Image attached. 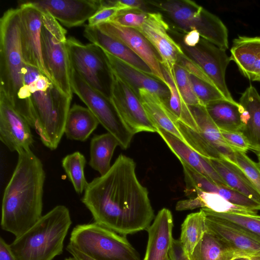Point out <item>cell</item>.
<instances>
[{"label": "cell", "instance_id": "cell-1", "mask_svg": "<svg viewBox=\"0 0 260 260\" xmlns=\"http://www.w3.org/2000/svg\"><path fill=\"white\" fill-rule=\"evenodd\" d=\"M94 222L120 235L147 230L154 218L147 188L134 160L120 154L105 175L88 183L81 199Z\"/></svg>", "mask_w": 260, "mask_h": 260}, {"label": "cell", "instance_id": "cell-2", "mask_svg": "<svg viewBox=\"0 0 260 260\" xmlns=\"http://www.w3.org/2000/svg\"><path fill=\"white\" fill-rule=\"evenodd\" d=\"M18 161L4 190L2 229L17 237L42 216L45 172L41 160L30 150L18 152Z\"/></svg>", "mask_w": 260, "mask_h": 260}, {"label": "cell", "instance_id": "cell-3", "mask_svg": "<svg viewBox=\"0 0 260 260\" xmlns=\"http://www.w3.org/2000/svg\"><path fill=\"white\" fill-rule=\"evenodd\" d=\"M25 64L21 45L19 9L11 8L0 19V93L35 128L30 94L23 82Z\"/></svg>", "mask_w": 260, "mask_h": 260}, {"label": "cell", "instance_id": "cell-4", "mask_svg": "<svg viewBox=\"0 0 260 260\" xmlns=\"http://www.w3.org/2000/svg\"><path fill=\"white\" fill-rule=\"evenodd\" d=\"M23 82L30 94L35 129L46 147L56 149L64 134L72 98L63 94L54 82L37 69L26 66Z\"/></svg>", "mask_w": 260, "mask_h": 260}, {"label": "cell", "instance_id": "cell-5", "mask_svg": "<svg viewBox=\"0 0 260 260\" xmlns=\"http://www.w3.org/2000/svg\"><path fill=\"white\" fill-rule=\"evenodd\" d=\"M72 221L68 208L57 205L10 244L17 260H53L62 254Z\"/></svg>", "mask_w": 260, "mask_h": 260}, {"label": "cell", "instance_id": "cell-6", "mask_svg": "<svg viewBox=\"0 0 260 260\" xmlns=\"http://www.w3.org/2000/svg\"><path fill=\"white\" fill-rule=\"evenodd\" d=\"M172 21L174 26L186 34L197 30L202 38L226 50L229 48L228 31L215 15L190 0L149 1Z\"/></svg>", "mask_w": 260, "mask_h": 260}, {"label": "cell", "instance_id": "cell-7", "mask_svg": "<svg viewBox=\"0 0 260 260\" xmlns=\"http://www.w3.org/2000/svg\"><path fill=\"white\" fill-rule=\"evenodd\" d=\"M69 243L94 260H141L125 236L95 222L75 226Z\"/></svg>", "mask_w": 260, "mask_h": 260}, {"label": "cell", "instance_id": "cell-8", "mask_svg": "<svg viewBox=\"0 0 260 260\" xmlns=\"http://www.w3.org/2000/svg\"><path fill=\"white\" fill-rule=\"evenodd\" d=\"M40 10L43 16L41 43L44 64L56 86L63 94L72 99L67 30L49 12Z\"/></svg>", "mask_w": 260, "mask_h": 260}, {"label": "cell", "instance_id": "cell-9", "mask_svg": "<svg viewBox=\"0 0 260 260\" xmlns=\"http://www.w3.org/2000/svg\"><path fill=\"white\" fill-rule=\"evenodd\" d=\"M67 46L71 68L92 88L110 98L112 71L103 50L73 37L67 38Z\"/></svg>", "mask_w": 260, "mask_h": 260}, {"label": "cell", "instance_id": "cell-10", "mask_svg": "<svg viewBox=\"0 0 260 260\" xmlns=\"http://www.w3.org/2000/svg\"><path fill=\"white\" fill-rule=\"evenodd\" d=\"M71 84L74 92L86 105L100 123L114 136L122 149L128 148L135 135L121 118L109 98L89 86L71 68Z\"/></svg>", "mask_w": 260, "mask_h": 260}, {"label": "cell", "instance_id": "cell-11", "mask_svg": "<svg viewBox=\"0 0 260 260\" xmlns=\"http://www.w3.org/2000/svg\"><path fill=\"white\" fill-rule=\"evenodd\" d=\"M18 8L20 19L21 45L24 62L26 64L37 69L52 81L44 64L42 54V12L29 1L21 3Z\"/></svg>", "mask_w": 260, "mask_h": 260}, {"label": "cell", "instance_id": "cell-12", "mask_svg": "<svg viewBox=\"0 0 260 260\" xmlns=\"http://www.w3.org/2000/svg\"><path fill=\"white\" fill-rule=\"evenodd\" d=\"M178 43L184 54L204 72L225 98L231 102H236L225 82V72L231 61L225 50L202 38L193 47H187L181 42Z\"/></svg>", "mask_w": 260, "mask_h": 260}, {"label": "cell", "instance_id": "cell-13", "mask_svg": "<svg viewBox=\"0 0 260 260\" xmlns=\"http://www.w3.org/2000/svg\"><path fill=\"white\" fill-rule=\"evenodd\" d=\"M110 99L134 135L143 132H157V128L148 117L139 96L112 72Z\"/></svg>", "mask_w": 260, "mask_h": 260}, {"label": "cell", "instance_id": "cell-14", "mask_svg": "<svg viewBox=\"0 0 260 260\" xmlns=\"http://www.w3.org/2000/svg\"><path fill=\"white\" fill-rule=\"evenodd\" d=\"M169 25L159 12H149L142 26L137 29L155 50L161 65L174 77V68L184 54L180 45L169 35Z\"/></svg>", "mask_w": 260, "mask_h": 260}, {"label": "cell", "instance_id": "cell-15", "mask_svg": "<svg viewBox=\"0 0 260 260\" xmlns=\"http://www.w3.org/2000/svg\"><path fill=\"white\" fill-rule=\"evenodd\" d=\"M96 27L128 47L148 66L154 77L166 84L159 58L151 45L140 31L113 22L103 23Z\"/></svg>", "mask_w": 260, "mask_h": 260}, {"label": "cell", "instance_id": "cell-16", "mask_svg": "<svg viewBox=\"0 0 260 260\" xmlns=\"http://www.w3.org/2000/svg\"><path fill=\"white\" fill-rule=\"evenodd\" d=\"M28 122L0 93V140L11 151L30 150L33 136Z\"/></svg>", "mask_w": 260, "mask_h": 260}, {"label": "cell", "instance_id": "cell-17", "mask_svg": "<svg viewBox=\"0 0 260 260\" xmlns=\"http://www.w3.org/2000/svg\"><path fill=\"white\" fill-rule=\"evenodd\" d=\"M206 229L235 249L251 258L260 257V237L236 224L212 214L206 208Z\"/></svg>", "mask_w": 260, "mask_h": 260}, {"label": "cell", "instance_id": "cell-18", "mask_svg": "<svg viewBox=\"0 0 260 260\" xmlns=\"http://www.w3.org/2000/svg\"><path fill=\"white\" fill-rule=\"evenodd\" d=\"M49 12L67 27L83 24L102 7L101 0H44L29 1Z\"/></svg>", "mask_w": 260, "mask_h": 260}, {"label": "cell", "instance_id": "cell-19", "mask_svg": "<svg viewBox=\"0 0 260 260\" xmlns=\"http://www.w3.org/2000/svg\"><path fill=\"white\" fill-rule=\"evenodd\" d=\"M112 72L123 80L139 96V90L145 89L157 94L167 105L170 91L167 85L103 50Z\"/></svg>", "mask_w": 260, "mask_h": 260}, {"label": "cell", "instance_id": "cell-20", "mask_svg": "<svg viewBox=\"0 0 260 260\" xmlns=\"http://www.w3.org/2000/svg\"><path fill=\"white\" fill-rule=\"evenodd\" d=\"M183 169L185 192L187 194L196 189L218 194L230 202L257 212L260 204L249 199L231 187L216 183L200 174L184 162H180Z\"/></svg>", "mask_w": 260, "mask_h": 260}, {"label": "cell", "instance_id": "cell-21", "mask_svg": "<svg viewBox=\"0 0 260 260\" xmlns=\"http://www.w3.org/2000/svg\"><path fill=\"white\" fill-rule=\"evenodd\" d=\"M173 226L171 212L167 208H162L146 230L148 239L143 260H164L168 255L173 239Z\"/></svg>", "mask_w": 260, "mask_h": 260}, {"label": "cell", "instance_id": "cell-22", "mask_svg": "<svg viewBox=\"0 0 260 260\" xmlns=\"http://www.w3.org/2000/svg\"><path fill=\"white\" fill-rule=\"evenodd\" d=\"M231 60L252 81H260V37L239 36L233 41Z\"/></svg>", "mask_w": 260, "mask_h": 260}, {"label": "cell", "instance_id": "cell-23", "mask_svg": "<svg viewBox=\"0 0 260 260\" xmlns=\"http://www.w3.org/2000/svg\"><path fill=\"white\" fill-rule=\"evenodd\" d=\"M156 133L162 138L180 161L184 162L216 183L227 186L212 167L208 158L203 156L183 141L165 129L158 128Z\"/></svg>", "mask_w": 260, "mask_h": 260}, {"label": "cell", "instance_id": "cell-24", "mask_svg": "<svg viewBox=\"0 0 260 260\" xmlns=\"http://www.w3.org/2000/svg\"><path fill=\"white\" fill-rule=\"evenodd\" d=\"M83 34L84 36L91 43L99 46L102 50L125 62L134 68L152 75L148 66L128 47L106 35L96 26H89L86 25Z\"/></svg>", "mask_w": 260, "mask_h": 260}, {"label": "cell", "instance_id": "cell-25", "mask_svg": "<svg viewBox=\"0 0 260 260\" xmlns=\"http://www.w3.org/2000/svg\"><path fill=\"white\" fill-rule=\"evenodd\" d=\"M244 110V124L241 132L247 140L249 148L257 155L260 153V95L251 85L239 99Z\"/></svg>", "mask_w": 260, "mask_h": 260}, {"label": "cell", "instance_id": "cell-26", "mask_svg": "<svg viewBox=\"0 0 260 260\" xmlns=\"http://www.w3.org/2000/svg\"><path fill=\"white\" fill-rule=\"evenodd\" d=\"M139 97L148 117L157 129H165L183 141L178 128V119L157 94L141 89Z\"/></svg>", "mask_w": 260, "mask_h": 260}, {"label": "cell", "instance_id": "cell-27", "mask_svg": "<svg viewBox=\"0 0 260 260\" xmlns=\"http://www.w3.org/2000/svg\"><path fill=\"white\" fill-rule=\"evenodd\" d=\"M227 186L260 204V194L237 165L225 158H208Z\"/></svg>", "mask_w": 260, "mask_h": 260}, {"label": "cell", "instance_id": "cell-28", "mask_svg": "<svg viewBox=\"0 0 260 260\" xmlns=\"http://www.w3.org/2000/svg\"><path fill=\"white\" fill-rule=\"evenodd\" d=\"M205 108L220 131L241 132L244 124V110L239 103L219 100L207 104Z\"/></svg>", "mask_w": 260, "mask_h": 260}, {"label": "cell", "instance_id": "cell-29", "mask_svg": "<svg viewBox=\"0 0 260 260\" xmlns=\"http://www.w3.org/2000/svg\"><path fill=\"white\" fill-rule=\"evenodd\" d=\"M192 192L196 193L197 196L178 202L176 205V210L183 211L206 208L219 213L257 214V212L235 205L218 194L203 191L198 189L192 190L190 194Z\"/></svg>", "mask_w": 260, "mask_h": 260}, {"label": "cell", "instance_id": "cell-30", "mask_svg": "<svg viewBox=\"0 0 260 260\" xmlns=\"http://www.w3.org/2000/svg\"><path fill=\"white\" fill-rule=\"evenodd\" d=\"M189 107L201 134L223 158L236 164L235 150L225 142L220 129L208 114L205 106Z\"/></svg>", "mask_w": 260, "mask_h": 260}, {"label": "cell", "instance_id": "cell-31", "mask_svg": "<svg viewBox=\"0 0 260 260\" xmlns=\"http://www.w3.org/2000/svg\"><path fill=\"white\" fill-rule=\"evenodd\" d=\"M242 256H247L206 230L189 258L190 260H232Z\"/></svg>", "mask_w": 260, "mask_h": 260}, {"label": "cell", "instance_id": "cell-32", "mask_svg": "<svg viewBox=\"0 0 260 260\" xmlns=\"http://www.w3.org/2000/svg\"><path fill=\"white\" fill-rule=\"evenodd\" d=\"M99 124L98 119L88 108L74 104L68 113L64 134L69 139L84 142Z\"/></svg>", "mask_w": 260, "mask_h": 260}, {"label": "cell", "instance_id": "cell-33", "mask_svg": "<svg viewBox=\"0 0 260 260\" xmlns=\"http://www.w3.org/2000/svg\"><path fill=\"white\" fill-rule=\"evenodd\" d=\"M117 146H119L118 140L108 132L94 135L90 143L89 165L101 176L105 175L111 167V160Z\"/></svg>", "mask_w": 260, "mask_h": 260}, {"label": "cell", "instance_id": "cell-34", "mask_svg": "<svg viewBox=\"0 0 260 260\" xmlns=\"http://www.w3.org/2000/svg\"><path fill=\"white\" fill-rule=\"evenodd\" d=\"M161 69L166 85L170 91L167 107L178 121L193 130L199 132L198 126L189 106L185 103L179 92L174 76H171L162 66Z\"/></svg>", "mask_w": 260, "mask_h": 260}, {"label": "cell", "instance_id": "cell-35", "mask_svg": "<svg viewBox=\"0 0 260 260\" xmlns=\"http://www.w3.org/2000/svg\"><path fill=\"white\" fill-rule=\"evenodd\" d=\"M206 230L205 214L202 209L186 216L181 225L179 240L188 256Z\"/></svg>", "mask_w": 260, "mask_h": 260}, {"label": "cell", "instance_id": "cell-36", "mask_svg": "<svg viewBox=\"0 0 260 260\" xmlns=\"http://www.w3.org/2000/svg\"><path fill=\"white\" fill-rule=\"evenodd\" d=\"M86 162L84 156L79 151L66 155L61 161L62 168L78 194L83 193L88 183L84 172Z\"/></svg>", "mask_w": 260, "mask_h": 260}, {"label": "cell", "instance_id": "cell-37", "mask_svg": "<svg viewBox=\"0 0 260 260\" xmlns=\"http://www.w3.org/2000/svg\"><path fill=\"white\" fill-rule=\"evenodd\" d=\"M178 129L183 142L191 148L207 158H224L201 134L180 121H177Z\"/></svg>", "mask_w": 260, "mask_h": 260}, {"label": "cell", "instance_id": "cell-38", "mask_svg": "<svg viewBox=\"0 0 260 260\" xmlns=\"http://www.w3.org/2000/svg\"><path fill=\"white\" fill-rule=\"evenodd\" d=\"M174 74L177 86L185 103L190 106H203L194 92L189 73L176 63L174 68Z\"/></svg>", "mask_w": 260, "mask_h": 260}, {"label": "cell", "instance_id": "cell-39", "mask_svg": "<svg viewBox=\"0 0 260 260\" xmlns=\"http://www.w3.org/2000/svg\"><path fill=\"white\" fill-rule=\"evenodd\" d=\"M208 210L213 215L236 224L260 237V215L219 213L209 209Z\"/></svg>", "mask_w": 260, "mask_h": 260}, {"label": "cell", "instance_id": "cell-40", "mask_svg": "<svg viewBox=\"0 0 260 260\" xmlns=\"http://www.w3.org/2000/svg\"><path fill=\"white\" fill-rule=\"evenodd\" d=\"M189 77L194 92L203 106L217 100L226 99L214 86L190 74Z\"/></svg>", "mask_w": 260, "mask_h": 260}, {"label": "cell", "instance_id": "cell-41", "mask_svg": "<svg viewBox=\"0 0 260 260\" xmlns=\"http://www.w3.org/2000/svg\"><path fill=\"white\" fill-rule=\"evenodd\" d=\"M236 164L247 175L260 194V166L251 159L245 152L235 150Z\"/></svg>", "mask_w": 260, "mask_h": 260}, {"label": "cell", "instance_id": "cell-42", "mask_svg": "<svg viewBox=\"0 0 260 260\" xmlns=\"http://www.w3.org/2000/svg\"><path fill=\"white\" fill-rule=\"evenodd\" d=\"M149 12L139 10L121 11L111 21L120 25L138 29L145 22Z\"/></svg>", "mask_w": 260, "mask_h": 260}, {"label": "cell", "instance_id": "cell-43", "mask_svg": "<svg viewBox=\"0 0 260 260\" xmlns=\"http://www.w3.org/2000/svg\"><path fill=\"white\" fill-rule=\"evenodd\" d=\"M101 8L88 20V25L96 26L105 22L112 21L121 11L114 6H102Z\"/></svg>", "mask_w": 260, "mask_h": 260}, {"label": "cell", "instance_id": "cell-44", "mask_svg": "<svg viewBox=\"0 0 260 260\" xmlns=\"http://www.w3.org/2000/svg\"><path fill=\"white\" fill-rule=\"evenodd\" d=\"M220 132L225 142L234 150L246 153L250 149L248 142L242 132L224 131Z\"/></svg>", "mask_w": 260, "mask_h": 260}, {"label": "cell", "instance_id": "cell-45", "mask_svg": "<svg viewBox=\"0 0 260 260\" xmlns=\"http://www.w3.org/2000/svg\"><path fill=\"white\" fill-rule=\"evenodd\" d=\"M102 4L105 6H114L118 7L121 11L139 10L145 12L147 6L150 5L149 1L142 0H118V1H104Z\"/></svg>", "mask_w": 260, "mask_h": 260}, {"label": "cell", "instance_id": "cell-46", "mask_svg": "<svg viewBox=\"0 0 260 260\" xmlns=\"http://www.w3.org/2000/svg\"><path fill=\"white\" fill-rule=\"evenodd\" d=\"M170 260H190L179 240L173 239L168 252Z\"/></svg>", "mask_w": 260, "mask_h": 260}, {"label": "cell", "instance_id": "cell-47", "mask_svg": "<svg viewBox=\"0 0 260 260\" xmlns=\"http://www.w3.org/2000/svg\"><path fill=\"white\" fill-rule=\"evenodd\" d=\"M201 36L196 30H191L184 35L180 42L187 47H195L200 42Z\"/></svg>", "mask_w": 260, "mask_h": 260}, {"label": "cell", "instance_id": "cell-48", "mask_svg": "<svg viewBox=\"0 0 260 260\" xmlns=\"http://www.w3.org/2000/svg\"><path fill=\"white\" fill-rule=\"evenodd\" d=\"M0 260H17L11 249L10 244L2 237L0 238Z\"/></svg>", "mask_w": 260, "mask_h": 260}, {"label": "cell", "instance_id": "cell-49", "mask_svg": "<svg viewBox=\"0 0 260 260\" xmlns=\"http://www.w3.org/2000/svg\"><path fill=\"white\" fill-rule=\"evenodd\" d=\"M66 250L76 260H94L79 251L70 243L67 246Z\"/></svg>", "mask_w": 260, "mask_h": 260}, {"label": "cell", "instance_id": "cell-50", "mask_svg": "<svg viewBox=\"0 0 260 260\" xmlns=\"http://www.w3.org/2000/svg\"><path fill=\"white\" fill-rule=\"evenodd\" d=\"M251 257L248 256H242L234 258L232 260H251Z\"/></svg>", "mask_w": 260, "mask_h": 260}, {"label": "cell", "instance_id": "cell-51", "mask_svg": "<svg viewBox=\"0 0 260 260\" xmlns=\"http://www.w3.org/2000/svg\"><path fill=\"white\" fill-rule=\"evenodd\" d=\"M64 260H76V259L72 256V257H69L66 258Z\"/></svg>", "mask_w": 260, "mask_h": 260}, {"label": "cell", "instance_id": "cell-52", "mask_svg": "<svg viewBox=\"0 0 260 260\" xmlns=\"http://www.w3.org/2000/svg\"><path fill=\"white\" fill-rule=\"evenodd\" d=\"M257 155L258 156V160L257 163L260 166V153L259 154H258Z\"/></svg>", "mask_w": 260, "mask_h": 260}, {"label": "cell", "instance_id": "cell-53", "mask_svg": "<svg viewBox=\"0 0 260 260\" xmlns=\"http://www.w3.org/2000/svg\"><path fill=\"white\" fill-rule=\"evenodd\" d=\"M251 260H260V257L251 258Z\"/></svg>", "mask_w": 260, "mask_h": 260}, {"label": "cell", "instance_id": "cell-54", "mask_svg": "<svg viewBox=\"0 0 260 260\" xmlns=\"http://www.w3.org/2000/svg\"><path fill=\"white\" fill-rule=\"evenodd\" d=\"M164 260H170L169 256H167L164 259Z\"/></svg>", "mask_w": 260, "mask_h": 260}]
</instances>
